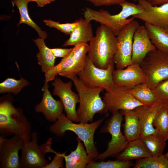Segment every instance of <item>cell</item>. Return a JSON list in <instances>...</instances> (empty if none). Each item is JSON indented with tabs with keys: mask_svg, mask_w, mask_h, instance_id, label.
<instances>
[{
	"mask_svg": "<svg viewBox=\"0 0 168 168\" xmlns=\"http://www.w3.org/2000/svg\"><path fill=\"white\" fill-rule=\"evenodd\" d=\"M13 101V98L9 95L0 99V135L4 137L16 135L26 143L31 139V126L22 109L14 106Z\"/></svg>",
	"mask_w": 168,
	"mask_h": 168,
	"instance_id": "1",
	"label": "cell"
},
{
	"mask_svg": "<svg viewBox=\"0 0 168 168\" xmlns=\"http://www.w3.org/2000/svg\"><path fill=\"white\" fill-rule=\"evenodd\" d=\"M107 114H106L103 118L90 124H76L68 119L65 114L63 113L54 124L50 126L49 130L58 137L63 136L67 131L75 133L83 142L90 158L94 161L99 154L97 147L94 143V134Z\"/></svg>",
	"mask_w": 168,
	"mask_h": 168,
	"instance_id": "2",
	"label": "cell"
},
{
	"mask_svg": "<svg viewBox=\"0 0 168 168\" xmlns=\"http://www.w3.org/2000/svg\"><path fill=\"white\" fill-rule=\"evenodd\" d=\"M87 56L96 67L106 69L113 61L118 48L117 36L107 26L101 24L89 42Z\"/></svg>",
	"mask_w": 168,
	"mask_h": 168,
	"instance_id": "3",
	"label": "cell"
},
{
	"mask_svg": "<svg viewBox=\"0 0 168 168\" xmlns=\"http://www.w3.org/2000/svg\"><path fill=\"white\" fill-rule=\"evenodd\" d=\"M122 10L118 13L111 15L108 11L100 9L97 11L86 7L83 12L84 18L89 21L94 20L108 27L116 36L126 25L135 19L131 16L142 13L143 7L140 5L128 2L126 1L120 5Z\"/></svg>",
	"mask_w": 168,
	"mask_h": 168,
	"instance_id": "4",
	"label": "cell"
},
{
	"mask_svg": "<svg viewBox=\"0 0 168 168\" xmlns=\"http://www.w3.org/2000/svg\"><path fill=\"white\" fill-rule=\"evenodd\" d=\"M79 97V105L77 114L81 123L92 122L96 114H107L108 111L100 96L104 89L101 88H92L86 86L77 75L71 79Z\"/></svg>",
	"mask_w": 168,
	"mask_h": 168,
	"instance_id": "5",
	"label": "cell"
},
{
	"mask_svg": "<svg viewBox=\"0 0 168 168\" xmlns=\"http://www.w3.org/2000/svg\"><path fill=\"white\" fill-rule=\"evenodd\" d=\"M123 116L121 112L117 111L112 113L111 117L105 122L99 133H109L111 135V138L108 143L107 149L99 154L94 161H103L110 157H117L127 146L128 142L121 130Z\"/></svg>",
	"mask_w": 168,
	"mask_h": 168,
	"instance_id": "6",
	"label": "cell"
},
{
	"mask_svg": "<svg viewBox=\"0 0 168 168\" xmlns=\"http://www.w3.org/2000/svg\"><path fill=\"white\" fill-rule=\"evenodd\" d=\"M140 65L147 77L146 83L152 89L168 79V55L159 50L148 53Z\"/></svg>",
	"mask_w": 168,
	"mask_h": 168,
	"instance_id": "7",
	"label": "cell"
},
{
	"mask_svg": "<svg viewBox=\"0 0 168 168\" xmlns=\"http://www.w3.org/2000/svg\"><path fill=\"white\" fill-rule=\"evenodd\" d=\"M114 67V63L112 61L106 69L99 68L93 64L87 55L85 66L77 76L87 87L101 88L105 91H108L115 87L112 77Z\"/></svg>",
	"mask_w": 168,
	"mask_h": 168,
	"instance_id": "8",
	"label": "cell"
},
{
	"mask_svg": "<svg viewBox=\"0 0 168 168\" xmlns=\"http://www.w3.org/2000/svg\"><path fill=\"white\" fill-rule=\"evenodd\" d=\"M139 26L134 20L125 26L117 36L118 48L113 58L116 69H123L132 64L133 36Z\"/></svg>",
	"mask_w": 168,
	"mask_h": 168,
	"instance_id": "9",
	"label": "cell"
},
{
	"mask_svg": "<svg viewBox=\"0 0 168 168\" xmlns=\"http://www.w3.org/2000/svg\"><path fill=\"white\" fill-rule=\"evenodd\" d=\"M102 100L108 111L112 114L121 110H133L143 105L133 96L130 89L124 86L114 87L105 91Z\"/></svg>",
	"mask_w": 168,
	"mask_h": 168,
	"instance_id": "10",
	"label": "cell"
},
{
	"mask_svg": "<svg viewBox=\"0 0 168 168\" xmlns=\"http://www.w3.org/2000/svg\"><path fill=\"white\" fill-rule=\"evenodd\" d=\"M72 81L64 82L60 78H55L52 83L54 87L53 94L60 99L67 117L72 121L79 122L76 110L79 97L78 94L72 90Z\"/></svg>",
	"mask_w": 168,
	"mask_h": 168,
	"instance_id": "11",
	"label": "cell"
},
{
	"mask_svg": "<svg viewBox=\"0 0 168 168\" xmlns=\"http://www.w3.org/2000/svg\"><path fill=\"white\" fill-rule=\"evenodd\" d=\"M24 144L23 140L17 135L9 139L1 136L0 168H20L18 152Z\"/></svg>",
	"mask_w": 168,
	"mask_h": 168,
	"instance_id": "12",
	"label": "cell"
},
{
	"mask_svg": "<svg viewBox=\"0 0 168 168\" xmlns=\"http://www.w3.org/2000/svg\"><path fill=\"white\" fill-rule=\"evenodd\" d=\"M138 1V4L143 7L144 11L132 17L168 30V3L153 6L147 0Z\"/></svg>",
	"mask_w": 168,
	"mask_h": 168,
	"instance_id": "13",
	"label": "cell"
},
{
	"mask_svg": "<svg viewBox=\"0 0 168 168\" xmlns=\"http://www.w3.org/2000/svg\"><path fill=\"white\" fill-rule=\"evenodd\" d=\"M31 140L26 143L21 150L20 158V168H43L48 164L38 144L37 133L32 132Z\"/></svg>",
	"mask_w": 168,
	"mask_h": 168,
	"instance_id": "14",
	"label": "cell"
},
{
	"mask_svg": "<svg viewBox=\"0 0 168 168\" xmlns=\"http://www.w3.org/2000/svg\"><path fill=\"white\" fill-rule=\"evenodd\" d=\"M125 68L114 70L112 77L115 87L124 86L130 89L146 82L147 77L140 64H131Z\"/></svg>",
	"mask_w": 168,
	"mask_h": 168,
	"instance_id": "15",
	"label": "cell"
},
{
	"mask_svg": "<svg viewBox=\"0 0 168 168\" xmlns=\"http://www.w3.org/2000/svg\"><path fill=\"white\" fill-rule=\"evenodd\" d=\"M48 82L45 81L42 89L44 92L42 100L35 106L34 110L42 113L48 121L54 122L63 113L64 108L61 100H56L52 97L48 89Z\"/></svg>",
	"mask_w": 168,
	"mask_h": 168,
	"instance_id": "16",
	"label": "cell"
},
{
	"mask_svg": "<svg viewBox=\"0 0 168 168\" xmlns=\"http://www.w3.org/2000/svg\"><path fill=\"white\" fill-rule=\"evenodd\" d=\"M166 102L158 100L152 105H140L133 110L138 117L141 138L157 132L152 123L158 112Z\"/></svg>",
	"mask_w": 168,
	"mask_h": 168,
	"instance_id": "17",
	"label": "cell"
},
{
	"mask_svg": "<svg viewBox=\"0 0 168 168\" xmlns=\"http://www.w3.org/2000/svg\"><path fill=\"white\" fill-rule=\"evenodd\" d=\"M156 49L145 25H139L133 36L132 64H140L148 53Z\"/></svg>",
	"mask_w": 168,
	"mask_h": 168,
	"instance_id": "18",
	"label": "cell"
},
{
	"mask_svg": "<svg viewBox=\"0 0 168 168\" xmlns=\"http://www.w3.org/2000/svg\"><path fill=\"white\" fill-rule=\"evenodd\" d=\"M91 21L85 18H80L69 38L63 43V46H74L89 42L94 37Z\"/></svg>",
	"mask_w": 168,
	"mask_h": 168,
	"instance_id": "19",
	"label": "cell"
},
{
	"mask_svg": "<svg viewBox=\"0 0 168 168\" xmlns=\"http://www.w3.org/2000/svg\"><path fill=\"white\" fill-rule=\"evenodd\" d=\"M77 143V147L66 155V152L62 153L64 159L66 168H85L89 163L93 161L88 155L84 144L77 137L76 138Z\"/></svg>",
	"mask_w": 168,
	"mask_h": 168,
	"instance_id": "20",
	"label": "cell"
},
{
	"mask_svg": "<svg viewBox=\"0 0 168 168\" xmlns=\"http://www.w3.org/2000/svg\"><path fill=\"white\" fill-rule=\"evenodd\" d=\"M89 46L87 43H85L74 46L73 48V65L59 75L70 79L77 75L85 66Z\"/></svg>",
	"mask_w": 168,
	"mask_h": 168,
	"instance_id": "21",
	"label": "cell"
},
{
	"mask_svg": "<svg viewBox=\"0 0 168 168\" xmlns=\"http://www.w3.org/2000/svg\"><path fill=\"white\" fill-rule=\"evenodd\" d=\"M152 156L146 145L140 138L129 142L117 158L119 160L130 161Z\"/></svg>",
	"mask_w": 168,
	"mask_h": 168,
	"instance_id": "22",
	"label": "cell"
},
{
	"mask_svg": "<svg viewBox=\"0 0 168 168\" xmlns=\"http://www.w3.org/2000/svg\"><path fill=\"white\" fill-rule=\"evenodd\" d=\"M125 120L124 133L128 142L140 139L141 130L138 117L133 110H120Z\"/></svg>",
	"mask_w": 168,
	"mask_h": 168,
	"instance_id": "23",
	"label": "cell"
},
{
	"mask_svg": "<svg viewBox=\"0 0 168 168\" xmlns=\"http://www.w3.org/2000/svg\"><path fill=\"white\" fill-rule=\"evenodd\" d=\"M149 38L156 49L168 55V30L145 23Z\"/></svg>",
	"mask_w": 168,
	"mask_h": 168,
	"instance_id": "24",
	"label": "cell"
},
{
	"mask_svg": "<svg viewBox=\"0 0 168 168\" xmlns=\"http://www.w3.org/2000/svg\"><path fill=\"white\" fill-rule=\"evenodd\" d=\"M44 39L41 38L33 40L39 49L36 54L38 63L40 66L42 70L45 74L51 70L55 66L56 58L53 54L50 49L45 45Z\"/></svg>",
	"mask_w": 168,
	"mask_h": 168,
	"instance_id": "25",
	"label": "cell"
},
{
	"mask_svg": "<svg viewBox=\"0 0 168 168\" xmlns=\"http://www.w3.org/2000/svg\"><path fill=\"white\" fill-rule=\"evenodd\" d=\"M12 2L17 6L20 13V19L17 26H19L22 24H26L35 29L40 38L44 39L46 38L48 36L47 33L41 30L29 15L27 7L28 1L27 0H12Z\"/></svg>",
	"mask_w": 168,
	"mask_h": 168,
	"instance_id": "26",
	"label": "cell"
},
{
	"mask_svg": "<svg viewBox=\"0 0 168 168\" xmlns=\"http://www.w3.org/2000/svg\"><path fill=\"white\" fill-rule=\"evenodd\" d=\"M130 91L133 96L143 105H151L158 100L146 82L137 85Z\"/></svg>",
	"mask_w": 168,
	"mask_h": 168,
	"instance_id": "27",
	"label": "cell"
},
{
	"mask_svg": "<svg viewBox=\"0 0 168 168\" xmlns=\"http://www.w3.org/2000/svg\"><path fill=\"white\" fill-rule=\"evenodd\" d=\"M141 139L152 156H158L162 154L166 146V141L157 132Z\"/></svg>",
	"mask_w": 168,
	"mask_h": 168,
	"instance_id": "28",
	"label": "cell"
},
{
	"mask_svg": "<svg viewBox=\"0 0 168 168\" xmlns=\"http://www.w3.org/2000/svg\"><path fill=\"white\" fill-rule=\"evenodd\" d=\"M152 125L165 140L168 139V102H166L158 111Z\"/></svg>",
	"mask_w": 168,
	"mask_h": 168,
	"instance_id": "29",
	"label": "cell"
},
{
	"mask_svg": "<svg viewBox=\"0 0 168 168\" xmlns=\"http://www.w3.org/2000/svg\"><path fill=\"white\" fill-rule=\"evenodd\" d=\"M134 168H168V159L162 154L138 159L134 164Z\"/></svg>",
	"mask_w": 168,
	"mask_h": 168,
	"instance_id": "30",
	"label": "cell"
},
{
	"mask_svg": "<svg viewBox=\"0 0 168 168\" xmlns=\"http://www.w3.org/2000/svg\"><path fill=\"white\" fill-rule=\"evenodd\" d=\"M29 84V82L24 78L19 80L8 78L0 83V93H12L14 95H17Z\"/></svg>",
	"mask_w": 168,
	"mask_h": 168,
	"instance_id": "31",
	"label": "cell"
},
{
	"mask_svg": "<svg viewBox=\"0 0 168 168\" xmlns=\"http://www.w3.org/2000/svg\"><path fill=\"white\" fill-rule=\"evenodd\" d=\"M73 48L72 52L67 57L63 58L61 61L47 73L44 74L45 81L49 82L53 80L55 76L71 67L73 65Z\"/></svg>",
	"mask_w": 168,
	"mask_h": 168,
	"instance_id": "32",
	"label": "cell"
},
{
	"mask_svg": "<svg viewBox=\"0 0 168 168\" xmlns=\"http://www.w3.org/2000/svg\"><path fill=\"white\" fill-rule=\"evenodd\" d=\"M134 164L130 161L117 160L115 161L104 160L100 162L92 161L86 166V168H129L133 166Z\"/></svg>",
	"mask_w": 168,
	"mask_h": 168,
	"instance_id": "33",
	"label": "cell"
},
{
	"mask_svg": "<svg viewBox=\"0 0 168 168\" xmlns=\"http://www.w3.org/2000/svg\"><path fill=\"white\" fill-rule=\"evenodd\" d=\"M43 22L50 27L55 28L66 35H70L77 26L78 20L72 23H60L50 20H44Z\"/></svg>",
	"mask_w": 168,
	"mask_h": 168,
	"instance_id": "34",
	"label": "cell"
},
{
	"mask_svg": "<svg viewBox=\"0 0 168 168\" xmlns=\"http://www.w3.org/2000/svg\"><path fill=\"white\" fill-rule=\"evenodd\" d=\"M152 90L158 100L168 102V79L161 82Z\"/></svg>",
	"mask_w": 168,
	"mask_h": 168,
	"instance_id": "35",
	"label": "cell"
},
{
	"mask_svg": "<svg viewBox=\"0 0 168 168\" xmlns=\"http://www.w3.org/2000/svg\"><path fill=\"white\" fill-rule=\"evenodd\" d=\"M51 153L55 154L52 161L49 164H47L43 168H62L63 167V157L62 153L57 152L53 149Z\"/></svg>",
	"mask_w": 168,
	"mask_h": 168,
	"instance_id": "36",
	"label": "cell"
},
{
	"mask_svg": "<svg viewBox=\"0 0 168 168\" xmlns=\"http://www.w3.org/2000/svg\"><path fill=\"white\" fill-rule=\"evenodd\" d=\"M89 2L96 7L104 6H109L111 5H119L126 0H84Z\"/></svg>",
	"mask_w": 168,
	"mask_h": 168,
	"instance_id": "37",
	"label": "cell"
},
{
	"mask_svg": "<svg viewBox=\"0 0 168 168\" xmlns=\"http://www.w3.org/2000/svg\"><path fill=\"white\" fill-rule=\"evenodd\" d=\"M50 49L56 58H64L70 54L73 50V48L69 49L55 48Z\"/></svg>",
	"mask_w": 168,
	"mask_h": 168,
	"instance_id": "38",
	"label": "cell"
},
{
	"mask_svg": "<svg viewBox=\"0 0 168 168\" xmlns=\"http://www.w3.org/2000/svg\"><path fill=\"white\" fill-rule=\"evenodd\" d=\"M29 2H34L36 3L38 7H42L45 5L49 4L55 0H27Z\"/></svg>",
	"mask_w": 168,
	"mask_h": 168,
	"instance_id": "39",
	"label": "cell"
},
{
	"mask_svg": "<svg viewBox=\"0 0 168 168\" xmlns=\"http://www.w3.org/2000/svg\"><path fill=\"white\" fill-rule=\"evenodd\" d=\"M153 6H157L168 3V0H147Z\"/></svg>",
	"mask_w": 168,
	"mask_h": 168,
	"instance_id": "40",
	"label": "cell"
},
{
	"mask_svg": "<svg viewBox=\"0 0 168 168\" xmlns=\"http://www.w3.org/2000/svg\"><path fill=\"white\" fill-rule=\"evenodd\" d=\"M164 155L168 159V152L165 154H164Z\"/></svg>",
	"mask_w": 168,
	"mask_h": 168,
	"instance_id": "41",
	"label": "cell"
},
{
	"mask_svg": "<svg viewBox=\"0 0 168 168\" xmlns=\"http://www.w3.org/2000/svg\"><path fill=\"white\" fill-rule=\"evenodd\" d=\"M134 2H136L137 1H138V0H133Z\"/></svg>",
	"mask_w": 168,
	"mask_h": 168,
	"instance_id": "42",
	"label": "cell"
}]
</instances>
